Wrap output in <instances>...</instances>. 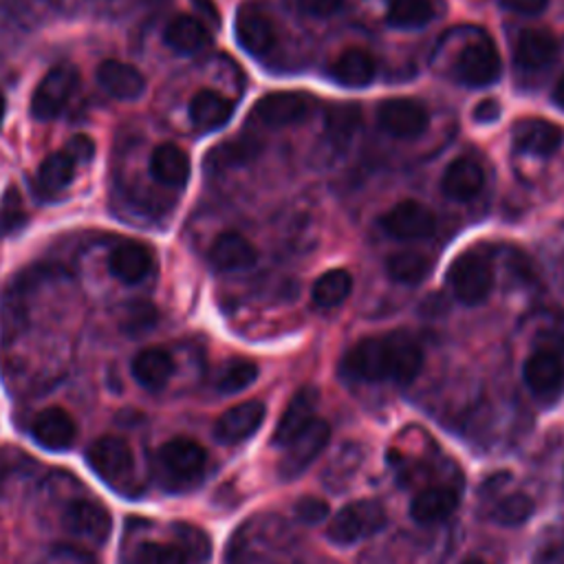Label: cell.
Returning a JSON list of instances; mask_svg holds the SVG:
<instances>
[{"mask_svg": "<svg viewBox=\"0 0 564 564\" xmlns=\"http://www.w3.org/2000/svg\"><path fill=\"white\" fill-rule=\"evenodd\" d=\"M5 113H8V102H5V96H3V93H0V128H3Z\"/></svg>", "mask_w": 564, "mask_h": 564, "instance_id": "obj_50", "label": "cell"}, {"mask_svg": "<svg viewBox=\"0 0 564 564\" xmlns=\"http://www.w3.org/2000/svg\"><path fill=\"white\" fill-rule=\"evenodd\" d=\"M380 126L397 139H415L426 133L430 124L428 109L410 98H391L378 109Z\"/></svg>", "mask_w": 564, "mask_h": 564, "instance_id": "obj_10", "label": "cell"}, {"mask_svg": "<svg viewBox=\"0 0 564 564\" xmlns=\"http://www.w3.org/2000/svg\"><path fill=\"white\" fill-rule=\"evenodd\" d=\"M483 168L469 157L454 159L443 174V193L454 201H469L483 191Z\"/></svg>", "mask_w": 564, "mask_h": 564, "instance_id": "obj_20", "label": "cell"}, {"mask_svg": "<svg viewBox=\"0 0 564 564\" xmlns=\"http://www.w3.org/2000/svg\"><path fill=\"white\" fill-rule=\"evenodd\" d=\"M421 366L424 351L406 333L366 338L342 357V375L355 382L410 384Z\"/></svg>", "mask_w": 564, "mask_h": 564, "instance_id": "obj_1", "label": "cell"}, {"mask_svg": "<svg viewBox=\"0 0 564 564\" xmlns=\"http://www.w3.org/2000/svg\"><path fill=\"white\" fill-rule=\"evenodd\" d=\"M512 137L518 150L536 157H551L564 144V128L547 120L527 118L514 124Z\"/></svg>", "mask_w": 564, "mask_h": 564, "instance_id": "obj_14", "label": "cell"}, {"mask_svg": "<svg viewBox=\"0 0 564 564\" xmlns=\"http://www.w3.org/2000/svg\"><path fill=\"white\" fill-rule=\"evenodd\" d=\"M499 115H501V105L496 100H486L475 111V120L479 124H492L499 120Z\"/></svg>", "mask_w": 564, "mask_h": 564, "instance_id": "obj_47", "label": "cell"}, {"mask_svg": "<svg viewBox=\"0 0 564 564\" xmlns=\"http://www.w3.org/2000/svg\"><path fill=\"white\" fill-rule=\"evenodd\" d=\"M447 282L463 305L475 307L486 303L494 287L492 252L486 245H477L458 254L447 269Z\"/></svg>", "mask_w": 564, "mask_h": 564, "instance_id": "obj_2", "label": "cell"}, {"mask_svg": "<svg viewBox=\"0 0 564 564\" xmlns=\"http://www.w3.org/2000/svg\"><path fill=\"white\" fill-rule=\"evenodd\" d=\"M163 42L174 53L195 56L210 45V34L201 21H197L195 16L181 14L168 23L163 32Z\"/></svg>", "mask_w": 564, "mask_h": 564, "instance_id": "obj_26", "label": "cell"}, {"mask_svg": "<svg viewBox=\"0 0 564 564\" xmlns=\"http://www.w3.org/2000/svg\"><path fill=\"white\" fill-rule=\"evenodd\" d=\"M359 120H361V113L357 107L353 105H335L327 111V118H324V128L329 133V137L338 144H346L357 126H359Z\"/></svg>", "mask_w": 564, "mask_h": 564, "instance_id": "obj_36", "label": "cell"}, {"mask_svg": "<svg viewBox=\"0 0 564 564\" xmlns=\"http://www.w3.org/2000/svg\"><path fill=\"white\" fill-rule=\"evenodd\" d=\"M174 375V359L168 351L150 346L135 355L133 378L146 391H161Z\"/></svg>", "mask_w": 564, "mask_h": 564, "instance_id": "obj_23", "label": "cell"}, {"mask_svg": "<svg viewBox=\"0 0 564 564\" xmlns=\"http://www.w3.org/2000/svg\"><path fill=\"white\" fill-rule=\"evenodd\" d=\"M501 69L503 64L494 42L490 38H477L461 49L454 64V75L467 86L483 88L501 77Z\"/></svg>", "mask_w": 564, "mask_h": 564, "instance_id": "obj_7", "label": "cell"}, {"mask_svg": "<svg viewBox=\"0 0 564 564\" xmlns=\"http://www.w3.org/2000/svg\"><path fill=\"white\" fill-rule=\"evenodd\" d=\"M557 56V42L549 32L527 29L518 36L514 47V60L525 71L547 69Z\"/></svg>", "mask_w": 564, "mask_h": 564, "instance_id": "obj_27", "label": "cell"}, {"mask_svg": "<svg viewBox=\"0 0 564 564\" xmlns=\"http://www.w3.org/2000/svg\"><path fill=\"white\" fill-rule=\"evenodd\" d=\"M316 109V98L301 90H275L260 98L252 111L254 120L269 128L305 122Z\"/></svg>", "mask_w": 564, "mask_h": 564, "instance_id": "obj_6", "label": "cell"}, {"mask_svg": "<svg viewBox=\"0 0 564 564\" xmlns=\"http://www.w3.org/2000/svg\"><path fill=\"white\" fill-rule=\"evenodd\" d=\"M187 113H191V122L197 131L210 133V131L223 128L232 120L234 105L225 96H221L219 90L204 88L191 100V109H187Z\"/></svg>", "mask_w": 564, "mask_h": 564, "instance_id": "obj_22", "label": "cell"}, {"mask_svg": "<svg viewBox=\"0 0 564 564\" xmlns=\"http://www.w3.org/2000/svg\"><path fill=\"white\" fill-rule=\"evenodd\" d=\"M525 382L536 395H555L564 384V364L551 351H538L527 357Z\"/></svg>", "mask_w": 564, "mask_h": 564, "instance_id": "obj_21", "label": "cell"}, {"mask_svg": "<svg viewBox=\"0 0 564 564\" xmlns=\"http://www.w3.org/2000/svg\"><path fill=\"white\" fill-rule=\"evenodd\" d=\"M238 45L252 56H265L275 45V27L267 12L258 5H243L234 23Z\"/></svg>", "mask_w": 564, "mask_h": 564, "instance_id": "obj_13", "label": "cell"}, {"mask_svg": "<svg viewBox=\"0 0 564 564\" xmlns=\"http://www.w3.org/2000/svg\"><path fill=\"white\" fill-rule=\"evenodd\" d=\"M174 538L187 560H195L197 564H204L212 555V542H210L208 534L195 525H187V523L174 525Z\"/></svg>", "mask_w": 564, "mask_h": 564, "instance_id": "obj_37", "label": "cell"}, {"mask_svg": "<svg viewBox=\"0 0 564 564\" xmlns=\"http://www.w3.org/2000/svg\"><path fill=\"white\" fill-rule=\"evenodd\" d=\"M329 73L344 86H366L378 73V62L364 49H348L335 58Z\"/></svg>", "mask_w": 564, "mask_h": 564, "instance_id": "obj_29", "label": "cell"}, {"mask_svg": "<svg viewBox=\"0 0 564 564\" xmlns=\"http://www.w3.org/2000/svg\"><path fill=\"white\" fill-rule=\"evenodd\" d=\"M382 228L400 241H421L437 230V219L419 201H402L382 217Z\"/></svg>", "mask_w": 564, "mask_h": 564, "instance_id": "obj_12", "label": "cell"}, {"mask_svg": "<svg viewBox=\"0 0 564 564\" xmlns=\"http://www.w3.org/2000/svg\"><path fill=\"white\" fill-rule=\"evenodd\" d=\"M62 525L69 534H73L77 538L102 544L111 536L113 518H111V512L105 505H100L96 501L79 499V501H73L64 510Z\"/></svg>", "mask_w": 564, "mask_h": 564, "instance_id": "obj_11", "label": "cell"}, {"mask_svg": "<svg viewBox=\"0 0 564 564\" xmlns=\"http://www.w3.org/2000/svg\"><path fill=\"white\" fill-rule=\"evenodd\" d=\"M159 322V311L152 303L135 301L122 309V331L131 338L146 335Z\"/></svg>", "mask_w": 564, "mask_h": 564, "instance_id": "obj_38", "label": "cell"}, {"mask_svg": "<svg viewBox=\"0 0 564 564\" xmlns=\"http://www.w3.org/2000/svg\"><path fill=\"white\" fill-rule=\"evenodd\" d=\"M96 77L111 98L122 102H135L146 93L144 73L137 66L122 60H105L98 66Z\"/></svg>", "mask_w": 564, "mask_h": 564, "instance_id": "obj_15", "label": "cell"}, {"mask_svg": "<svg viewBox=\"0 0 564 564\" xmlns=\"http://www.w3.org/2000/svg\"><path fill=\"white\" fill-rule=\"evenodd\" d=\"M191 157L174 144L157 146L150 157L152 176L168 187L185 185L187 179H191Z\"/></svg>", "mask_w": 564, "mask_h": 564, "instance_id": "obj_28", "label": "cell"}, {"mask_svg": "<svg viewBox=\"0 0 564 564\" xmlns=\"http://www.w3.org/2000/svg\"><path fill=\"white\" fill-rule=\"evenodd\" d=\"M148 564H187V557H185L183 549L176 542L174 544H157V542H152L150 562Z\"/></svg>", "mask_w": 564, "mask_h": 564, "instance_id": "obj_44", "label": "cell"}, {"mask_svg": "<svg viewBox=\"0 0 564 564\" xmlns=\"http://www.w3.org/2000/svg\"><path fill=\"white\" fill-rule=\"evenodd\" d=\"M258 378V366L247 359H234L230 361L217 378V389L223 395H234L252 387Z\"/></svg>", "mask_w": 564, "mask_h": 564, "instance_id": "obj_35", "label": "cell"}, {"mask_svg": "<svg viewBox=\"0 0 564 564\" xmlns=\"http://www.w3.org/2000/svg\"><path fill=\"white\" fill-rule=\"evenodd\" d=\"M353 292V278L346 269H331L322 273L314 285V303L320 309H333L342 305Z\"/></svg>", "mask_w": 564, "mask_h": 564, "instance_id": "obj_31", "label": "cell"}, {"mask_svg": "<svg viewBox=\"0 0 564 564\" xmlns=\"http://www.w3.org/2000/svg\"><path fill=\"white\" fill-rule=\"evenodd\" d=\"M258 260L256 247L238 232L221 234L210 247V262L217 271H241Z\"/></svg>", "mask_w": 564, "mask_h": 564, "instance_id": "obj_24", "label": "cell"}, {"mask_svg": "<svg viewBox=\"0 0 564 564\" xmlns=\"http://www.w3.org/2000/svg\"><path fill=\"white\" fill-rule=\"evenodd\" d=\"M389 523L387 510L378 501H353L344 505L331 520L327 536L335 544H353L380 534Z\"/></svg>", "mask_w": 564, "mask_h": 564, "instance_id": "obj_3", "label": "cell"}, {"mask_svg": "<svg viewBox=\"0 0 564 564\" xmlns=\"http://www.w3.org/2000/svg\"><path fill=\"white\" fill-rule=\"evenodd\" d=\"M86 461L93 473L113 488L126 486L135 475V454L122 437H100L88 447Z\"/></svg>", "mask_w": 564, "mask_h": 564, "instance_id": "obj_5", "label": "cell"}, {"mask_svg": "<svg viewBox=\"0 0 564 564\" xmlns=\"http://www.w3.org/2000/svg\"><path fill=\"white\" fill-rule=\"evenodd\" d=\"M461 564H488V562L481 557H465Z\"/></svg>", "mask_w": 564, "mask_h": 564, "instance_id": "obj_51", "label": "cell"}, {"mask_svg": "<svg viewBox=\"0 0 564 564\" xmlns=\"http://www.w3.org/2000/svg\"><path fill=\"white\" fill-rule=\"evenodd\" d=\"M320 395L316 389H303L294 395V400L290 402L285 415L280 417L278 428L273 432V443L278 447H287L316 417V408H318Z\"/></svg>", "mask_w": 564, "mask_h": 564, "instance_id": "obj_18", "label": "cell"}, {"mask_svg": "<svg viewBox=\"0 0 564 564\" xmlns=\"http://www.w3.org/2000/svg\"><path fill=\"white\" fill-rule=\"evenodd\" d=\"M258 152H260V144L256 139L241 137L212 148V152L206 159V165L212 170H225V168L252 161Z\"/></svg>", "mask_w": 564, "mask_h": 564, "instance_id": "obj_34", "label": "cell"}, {"mask_svg": "<svg viewBox=\"0 0 564 564\" xmlns=\"http://www.w3.org/2000/svg\"><path fill=\"white\" fill-rule=\"evenodd\" d=\"M331 441V426L329 421L314 417L311 424L287 445L285 456H282L278 473L282 479H298L305 469L320 456V452Z\"/></svg>", "mask_w": 564, "mask_h": 564, "instance_id": "obj_8", "label": "cell"}, {"mask_svg": "<svg viewBox=\"0 0 564 564\" xmlns=\"http://www.w3.org/2000/svg\"><path fill=\"white\" fill-rule=\"evenodd\" d=\"M434 19L432 0H391L389 23L400 29H419Z\"/></svg>", "mask_w": 564, "mask_h": 564, "instance_id": "obj_33", "label": "cell"}, {"mask_svg": "<svg viewBox=\"0 0 564 564\" xmlns=\"http://www.w3.org/2000/svg\"><path fill=\"white\" fill-rule=\"evenodd\" d=\"M77 88H79V73L75 66L71 64L53 66L34 90L32 115L40 122L56 120L73 100Z\"/></svg>", "mask_w": 564, "mask_h": 564, "instance_id": "obj_4", "label": "cell"}, {"mask_svg": "<svg viewBox=\"0 0 564 564\" xmlns=\"http://www.w3.org/2000/svg\"><path fill=\"white\" fill-rule=\"evenodd\" d=\"M458 492L450 486H432L421 490L413 503H410V516L421 523V525H430V523H439L450 518L456 507H458Z\"/></svg>", "mask_w": 564, "mask_h": 564, "instance_id": "obj_25", "label": "cell"}, {"mask_svg": "<svg viewBox=\"0 0 564 564\" xmlns=\"http://www.w3.org/2000/svg\"><path fill=\"white\" fill-rule=\"evenodd\" d=\"M75 168L77 163L66 150L49 155L38 170V191L47 197L64 191L75 179Z\"/></svg>", "mask_w": 564, "mask_h": 564, "instance_id": "obj_30", "label": "cell"}, {"mask_svg": "<svg viewBox=\"0 0 564 564\" xmlns=\"http://www.w3.org/2000/svg\"><path fill=\"white\" fill-rule=\"evenodd\" d=\"M534 514V501L527 494H512L505 496L492 512V518L499 525L505 527H516L523 525L525 520H529Z\"/></svg>", "mask_w": 564, "mask_h": 564, "instance_id": "obj_40", "label": "cell"}, {"mask_svg": "<svg viewBox=\"0 0 564 564\" xmlns=\"http://www.w3.org/2000/svg\"><path fill=\"white\" fill-rule=\"evenodd\" d=\"M32 434L42 447L60 452V450H69L73 445V441L77 437V426L66 410L53 406V408H47L36 415V419L32 424Z\"/></svg>", "mask_w": 564, "mask_h": 564, "instance_id": "obj_19", "label": "cell"}, {"mask_svg": "<svg viewBox=\"0 0 564 564\" xmlns=\"http://www.w3.org/2000/svg\"><path fill=\"white\" fill-rule=\"evenodd\" d=\"M3 8L21 21H38L47 10V0H0Z\"/></svg>", "mask_w": 564, "mask_h": 564, "instance_id": "obj_41", "label": "cell"}, {"mask_svg": "<svg viewBox=\"0 0 564 564\" xmlns=\"http://www.w3.org/2000/svg\"><path fill=\"white\" fill-rule=\"evenodd\" d=\"M265 415L267 410L262 402H243L221 415L214 426V437L221 443H241L262 426Z\"/></svg>", "mask_w": 564, "mask_h": 564, "instance_id": "obj_17", "label": "cell"}, {"mask_svg": "<svg viewBox=\"0 0 564 564\" xmlns=\"http://www.w3.org/2000/svg\"><path fill=\"white\" fill-rule=\"evenodd\" d=\"M329 503L322 501V499H316V496H307L303 501H298L296 505V514L303 523H309V525H316V523H322L327 516H329Z\"/></svg>", "mask_w": 564, "mask_h": 564, "instance_id": "obj_43", "label": "cell"}, {"mask_svg": "<svg viewBox=\"0 0 564 564\" xmlns=\"http://www.w3.org/2000/svg\"><path fill=\"white\" fill-rule=\"evenodd\" d=\"M27 225V210L16 185H10L0 199V236H12Z\"/></svg>", "mask_w": 564, "mask_h": 564, "instance_id": "obj_39", "label": "cell"}, {"mask_svg": "<svg viewBox=\"0 0 564 564\" xmlns=\"http://www.w3.org/2000/svg\"><path fill=\"white\" fill-rule=\"evenodd\" d=\"M206 461V450L195 439L187 437L170 439L159 450V463L163 475L174 483H191L197 477H201Z\"/></svg>", "mask_w": 564, "mask_h": 564, "instance_id": "obj_9", "label": "cell"}, {"mask_svg": "<svg viewBox=\"0 0 564 564\" xmlns=\"http://www.w3.org/2000/svg\"><path fill=\"white\" fill-rule=\"evenodd\" d=\"M501 3L516 14H525V16H536L540 12L547 10L549 0H501Z\"/></svg>", "mask_w": 564, "mask_h": 564, "instance_id": "obj_46", "label": "cell"}, {"mask_svg": "<svg viewBox=\"0 0 564 564\" xmlns=\"http://www.w3.org/2000/svg\"><path fill=\"white\" fill-rule=\"evenodd\" d=\"M193 5L210 25H214V27L221 25V14H219L214 0H193Z\"/></svg>", "mask_w": 564, "mask_h": 564, "instance_id": "obj_48", "label": "cell"}, {"mask_svg": "<svg viewBox=\"0 0 564 564\" xmlns=\"http://www.w3.org/2000/svg\"><path fill=\"white\" fill-rule=\"evenodd\" d=\"M290 3L301 14H307L314 19H327V16H333L342 8L344 0H290Z\"/></svg>", "mask_w": 564, "mask_h": 564, "instance_id": "obj_42", "label": "cell"}, {"mask_svg": "<svg viewBox=\"0 0 564 564\" xmlns=\"http://www.w3.org/2000/svg\"><path fill=\"white\" fill-rule=\"evenodd\" d=\"M430 269H432V260L426 254L415 249L397 252L387 262L389 275L395 282H402V285H417V282L428 278Z\"/></svg>", "mask_w": 564, "mask_h": 564, "instance_id": "obj_32", "label": "cell"}, {"mask_svg": "<svg viewBox=\"0 0 564 564\" xmlns=\"http://www.w3.org/2000/svg\"><path fill=\"white\" fill-rule=\"evenodd\" d=\"M64 150L75 159V163H88L93 157H96V144H93V139L86 135H75Z\"/></svg>", "mask_w": 564, "mask_h": 564, "instance_id": "obj_45", "label": "cell"}, {"mask_svg": "<svg viewBox=\"0 0 564 564\" xmlns=\"http://www.w3.org/2000/svg\"><path fill=\"white\" fill-rule=\"evenodd\" d=\"M152 262V249L139 241H122L109 254V269L124 285H139L148 278Z\"/></svg>", "mask_w": 564, "mask_h": 564, "instance_id": "obj_16", "label": "cell"}, {"mask_svg": "<svg viewBox=\"0 0 564 564\" xmlns=\"http://www.w3.org/2000/svg\"><path fill=\"white\" fill-rule=\"evenodd\" d=\"M553 102L564 111V75L557 79V84L553 88Z\"/></svg>", "mask_w": 564, "mask_h": 564, "instance_id": "obj_49", "label": "cell"}]
</instances>
